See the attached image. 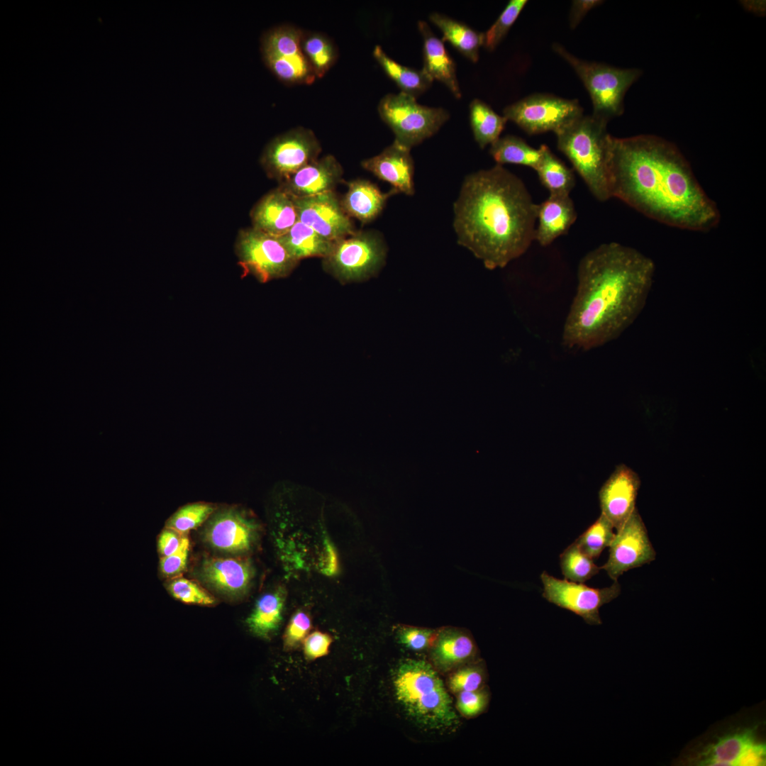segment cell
Instances as JSON below:
<instances>
[{
    "label": "cell",
    "mask_w": 766,
    "mask_h": 766,
    "mask_svg": "<svg viewBox=\"0 0 766 766\" xmlns=\"http://www.w3.org/2000/svg\"><path fill=\"white\" fill-rule=\"evenodd\" d=\"M398 194L392 189L387 193L365 179H355L348 183V191L340 200L345 213L351 218L367 223L382 213L389 197Z\"/></svg>",
    "instance_id": "d4e9b609"
},
{
    "label": "cell",
    "mask_w": 766,
    "mask_h": 766,
    "mask_svg": "<svg viewBox=\"0 0 766 766\" xmlns=\"http://www.w3.org/2000/svg\"><path fill=\"white\" fill-rule=\"evenodd\" d=\"M169 592L182 602L202 606L213 605L214 597L196 582L183 577H174L167 584Z\"/></svg>",
    "instance_id": "f35d334b"
},
{
    "label": "cell",
    "mask_w": 766,
    "mask_h": 766,
    "mask_svg": "<svg viewBox=\"0 0 766 766\" xmlns=\"http://www.w3.org/2000/svg\"><path fill=\"white\" fill-rule=\"evenodd\" d=\"M235 249L244 272L262 283L287 277L299 262L277 238L252 227L239 231Z\"/></svg>",
    "instance_id": "30bf717a"
},
{
    "label": "cell",
    "mask_w": 766,
    "mask_h": 766,
    "mask_svg": "<svg viewBox=\"0 0 766 766\" xmlns=\"http://www.w3.org/2000/svg\"><path fill=\"white\" fill-rule=\"evenodd\" d=\"M503 113L528 135L556 134L582 116L583 110L577 100L536 94L506 106Z\"/></svg>",
    "instance_id": "8fae6325"
},
{
    "label": "cell",
    "mask_w": 766,
    "mask_h": 766,
    "mask_svg": "<svg viewBox=\"0 0 766 766\" xmlns=\"http://www.w3.org/2000/svg\"><path fill=\"white\" fill-rule=\"evenodd\" d=\"M542 596L550 603L582 617L589 625L602 623L599 609L619 596L621 587L618 581L604 588H592L583 583L560 579L546 571L540 574Z\"/></svg>",
    "instance_id": "4fadbf2b"
},
{
    "label": "cell",
    "mask_w": 766,
    "mask_h": 766,
    "mask_svg": "<svg viewBox=\"0 0 766 766\" xmlns=\"http://www.w3.org/2000/svg\"><path fill=\"white\" fill-rule=\"evenodd\" d=\"M258 532L257 523L246 511L227 506L216 509L207 520L203 535L204 540L213 548L238 554L253 548Z\"/></svg>",
    "instance_id": "9a60e30c"
},
{
    "label": "cell",
    "mask_w": 766,
    "mask_h": 766,
    "mask_svg": "<svg viewBox=\"0 0 766 766\" xmlns=\"http://www.w3.org/2000/svg\"><path fill=\"white\" fill-rule=\"evenodd\" d=\"M277 239L298 262L309 257L325 258L330 254L335 243L323 237L300 221Z\"/></svg>",
    "instance_id": "4316f807"
},
{
    "label": "cell",
    "mask_w": 766,
    "mask_h": 766,
    "mask_svg": "<svg viewBox=\"0 0 766 766\" xmlns=\"http://www.w3.org/2000/svg\"><path fill=\"white\" fill-rule=\"evenodd\" d=\"M470 121L475 141L484 148L499 138L508 120L484 101L475 99L470 105Z\"/></svg>",
    "instance_id": "4dcf8cb0"
},
{
    "label": "cell",
    "mask_w": 766,
    "mask_h": 766,
    "mask_svg": "<svg viewBox=\"0 0 766 766\" xmlns=\"http://www.w3.org/2000/svg\"><path fill=\"white\" fill-rule=\"evenodd\" d=\"M640 486L639 476L625 465H618L599 492L601 513L618 530L635 510Z\"/></svg>",
    "instance_id": "ac0fdd59"
},
{
    "label": "cell",
    "mask_w": 766,
    "mask_h": 766,
    "mask_svg": "<svg viewBox=\"0 0 766 766\" xmlns=\"http://www.w3.org/2000/svg\"><path fill=\"white\" fill-rule=\"evenodd\" d=\"M553 50L570 65L585 86L592 102L594 117L608 123L623 114L626 93L641 76L642 70L587 62L558 43L553 45Z\"/></svg>",
    "instance_id": "8992f818"
},
{
    "label": "cell",
    "mask_w": 766,
    "mask_h": 766,
    "mask_svg": "<svg viewBox=\"0 0 766 766\" xmlns=\"http://www.w3.org/2000/svg\"><path fill=\"white\" fill-rule=\"evenodd\" d=\"M399 641L412 650H422L428 648L434 639L431 631L413 627H403L398 631Z\"/></svg>",
    "instance_id": "ee69618b"
},
{
    "label": "cell",
    "mask_w": 766,
    "mask_h": 766,
    "mask_svg": "<svg viewBox=\"0 0 766 766\" xmlns=\"http://www.w3.org/2000/svg\"><path fill=\"white\" fill-rule=\"evenodd\" d=\"M303 30L283 24L266 30L260 38L262 58L272 74L287 84H309L316 77L301 48Z\"/></svg>",
    "instance_id": "9c48e42d"
},
{
    "label": "cell",
    "mask_w": 766,
    "mask_h": 766,
    "mask_svg": "<svg viewBox=\"0 0 766 766\" xmlns=\"http://www.w3.org/2000/svg\"><path fill=\"white\" fill-rule=\"evenodd\" d=\"M614 528L611 523L601 514L574 543L587 556L593 560L598 558L601 552L610 545L615 535Z\"/></svg>",
    "instance_id": "d590c367"
},
{
    "label": "cell",
    "mask_w": 766,
    "mask_h": 766,
    "mask_svg": "<svg viewBox=\"0 0 766 766\" xmlns=\"http://www.w3.org/2000/svg\"><path fill=\"white\" fill-rule=\"evenodd\" d=\"M216 508L211 504L195 502L186 504L175 511L166 523V528L187 535L210 518Z\"/></svg>",
    "instance_id": "8d00e7d4"
},
{
    "label": "cell",
    "mask_w": 766,
    "mask_h": 766,
    "mask_svg": "<svg viewBox=\"0 0 766 766\" xmlns=\"http://www.w3.org/2000/svg\"><path fill=\"white\" fill-rule=\"evenodd\" d=\"M378 112L393 131L394 141L409 150L436 133L449 118L446 110L421 105L401 91L385 95Z\"/></svg>",
    "instance_id": "ba28073f"
},
{
    "label": "cell",
    "mask_w": 766,
    "mask_h": 766,
    "mask_svg": "<svg viewBox=\"0 0 766 766\" xmlns=\"http://www.w3.org/2000/svg\"><path fill=\"white\" fill-rule=\"evenodd\" d=\"M186 535L166 528L161 532L157 540V550L161 557L168 556L178 550Z\"/></svg>",
    "instance_id": "bcb514c9"
},
{
    "label": "cell",
    "mask_w": 766,
    "mask_h": 766,
    "mask_svg": "<svg viewBox=\"0 0 766 766\" xmlns=\"http://www.w3.org/2000/svg\"><path fill=\"white\" fill-rule=\"evenodd\" d=\"M386 255V244L380 233L356 231L334 243L330 254L323 258V266L341 282H360L379 272Z\"/></svg>",
    "instance_id": "52a82bcc"
},
{
    "label": "cell",
    "mask_w": 766,
    "mask_h": 766,
    "mask_svg": "<svg viewBox=\"0 0 766 766\" xmlns=\"http://www.w3.org/2000/svg\"><path fill=\"white\" fill-rule=\"evenodd\" d=\"M321 152L313 132L297 127L272 139L262 152L260 164L270 178L280 183L318 159Z\"/></svg>",
    "instance_id": "7c38bea8"
},
{
    "label": "cell",
    "mask_w": 766,
    "mask_h": 766,
    "mask_svg": "<svg viewBox=\"0 0 766 766\" xmlns=\"http://www.w3.org/2000/svg\"><path fill=\"white\" fill-rule=\"evenodd\" d=\"M474 650L472 641L460 633H444L435 640L432 657L436 665L450 668L470 656Z\"/></svg>",
    "instance_id": "836d02e7"
},
{
    "label": "cell",
    "mask_w": 766,
    "mask_h": 766,
    "mask_svg": "<svg viewBox=\"0 0 766 766\" xmlns=\"http://www.w3.org/2000/svg\"><path fill=\"white\" fill-rule=\"evenodd\" d=\"M526 0H511L493 25L484 33V45L494 50L505 37L520 13L527 4Z\"/></svg>",
    "instance_id": "74e56055"
},
{
    "label": "cell",
    "mask_w": 766,
    "mask_h": 766,
    "mask_svg": "<svg viewBox=\"0 0 766 766\" xmlns=\"http://www.w3.org/2000/svg\"><path fill=\"white\" fill-rule=\"evenodd\" d=\"M655 265L635 248L611 242L579 261L577 287L562 340L570 349L589 350L615 339L636 319L651 290Z\"/></svg>",
    "instance_id": "7a4b0ae2"
},
{
    "label": "cell",
    "mask_w": 766,
    "mask_h": 766,
    "mask_svg": "<svg viewBox=\"0 0 766 766\" xmlns=\"http://www.w3.org/2000/svg\"><path fill=\"white\" fill-rule=\"evenodd\" d=\"M294 201L299 221L330 240L335 242L356 231L334 192L294 199Z\"/></svg>",
    "instance_id": "2e32d148"
},
{
    "label": "cell",
    "mask_w": 766,
    "mask_h": 766,
    "mask_svg": "<svg viewBox=\"0 0 766 766\" xmlns=\"http://www.w3.org/2000/svg\"><path fill=\"white\" fill-rule=\"evenodd\" d=\"M301 48L316 78L323 77L338 58L334 43L321 33L303 30Z\"/></svg>",
    "instance_id": "d6a6232c"
},
{
    "label": "cell",
    "mask_w": 766,
    "mask_h": 766,
    "mask_svg": "<svg viewBox=\"0 0 766 766\" xmlns=\"http://www.w3.org/2000/svg\"><path fill=\"white\" fill-rule=\"evenodd\" d=\"M611 198L646 217L689 231L716 228L721 213L673 143L655 135L611 137L609 159Z\"/></svg>",
    "instance_id": "6da1fadb"
},
{
    "label": "cell",
    "mask_w": 766,
    "mask_h": 766,
    "mask_svg": "<svg viewBox=\"0 0 766 766\" xmlns=\"http://www.w3.org/2000/svg\"><path fill=\"white\" fill-rule=\"evenodd\" d=\"M696 765L706 766H762L766 747L752 730L728 733L706 746L696 757Z\"/></svg>",
    "instance_id": "e0dca14e"
},
{
    "label": "cell",
    "mask_w": 766,
    "mask_h": 766,
    "mask_svg": "<svg viewBox=\"0 0 766 766\" xmlns=\"http://www.w3.org/2000/svg\"><path fill=\"white\" fill-rule=\"evenodd\" d=\"M198 575L218 592L238 597L248 591L254 569L248 559L209 557L201 562Z\"/></svg>",
    "instance_id": "ffe728a7"
},
{
    "label": "cell",
    "mask_w": 766,
    "mask_h": 766,
    "mask_svg": "<svg viewBox=\"0 0 766 766\" xmlns=\"http://www.w3.org/2000/svg\"><path fill=\"white\" fill-rule=\"evenodd\" d=\"M418 27L423 40V70L433 80L437 79L444 84L457 99L461 98L455 63L443 41L433 34L427 23L420 21Z\"/></svg>",
    "instance_id": "cb8c5ba5"
},
{
    "label": "cell",
    "mask_w": 766,
    "mask_h": 766,
    "mask_svg": "<svg viewBox=\"0 0 766 766\" xmlns=\"http://www.w3.org/2000/svg\"><path fill=\"white\" fill-rule=\"evenodd\" d=\"M373 56L385 74L403 93L416 99L432 84L433 80L423 69L418 70L398 63L380 45L374 47Z\"/></svg>",
    "instance_id": "f1b7e54d"
},
{
    "label": "cell",
    "mask_w": 766,
    "mask_h": 766,
    "mask_svg": "<svg viewBox=\"0 0 766 766\" xmlns=\"http://www.w3.org/2000/svg\"><path fill=\"white\" fill-rule=\"evenodd\" d=\"M286 593L279 587L261 596L246 620L250 631L256 636L269 638L279 629Z\"/></svg>",
    "instance_id": "484cf974"
},
{
    "label": "cell",
    "mask_w": 766,
    "mask_h": 766,
    "mask_svg": "<svg viewBox=\"0 0 766 766\" xmlns=\"http://www.w3.org/2000/svg\"><path fill=\"white\" fill-rule=\"evenodd\" d=\"M753 4L755 6H752L748 1H746V3H745L746 9H750L753 12H755V13H757V14L758 13H762V14L763 13V9L765 10V8H763V3H758V1H757H757L755 3H754V1H753Z\"/></svg>",
    "instance_id": "c3c4849f"
},
{
    "label": "cell",
    "mask_w": 766,
    "mask_h": 766,
    "mask_svg": "<svg viewBox=\"0 0 766 766\" xmlns=\"http://www.w3.org/2000/svg\"><path fill=\"white\" fill-rule=\"evenodd\" d=\"M541 159L535 171L541 184L550 194H567L575 186L573 171L562 162L546 145L540 146Z\"/></svg>",
    "instance_id": "f546056e"
},
{
    "label": "cell",
    "mask_w": 766,
    "mask_h": 766,
    "mask_svg": "<svg viewBox=\"0 0 766 766\" xmlns=\"http://www.w3.org/2000/svg\"><path fill=\"white\" fill-rule=\"evenodd\" d=\"M483 681L484 675L481 670L473 667L463 668L451 675L449 687L456 693L476 691L479 689Z\"/></svg>",
    "instance_id": "7bdbcfd3"
},
{
    "label": "cell",
    "mask_w": 766,
    "mask_h": 766,
    "mask_svg": "<svg viewBox=\"0 0 766 766\" xmlns=\"http://www.w3.org/2000/svg\"><path fill=\"white\" fill-rule=\"evenodd\" d=\"M393 684L398 701L421 726L441 730L457 723L453 700L439 675L426 661L401 662L394 672Z\"/></svg>",
    "instance_id": "277c9868"
},
{
    "label": "cell",
    "mask_w": 766,
    "mask_h": 766,
    "mask_svg": "<svg viewBox=\"0 0 766 766\" xmlns=\"http://www.w3.org/2000/svg\"><path fill=\"white\" fill-rule=\"evenodd\" d=\"M489 701L488 694L484 691H466L458 693L456 708L465 716H475L486 709Z\"/></svg>",
    "instance_id": "b9f144b4"
},
{
    "label": "cell",
    "mask_w": 766,
    "mask_h": 766,
    "mask_svg": "<svg viewBox=\"0 0 766 766\" xmlns=\"http://www.w3.org/2000/svg\"><path fill=\"white\" fill-rule=\"evenodd\" d=\"M602 1L599 0L572 1L569 16L570 28H575L589 11L602 4Z\"/></svg>",
    "instance_id": "7dc6e473"
},
{
    "label": "cell",
    "mask_w": 766,
    "mask_h": 766,
    "mask_svg": "<svg viewBox=\"0 0 766 766\" xmlns=\"http://www.w3.org/2000/svg\"><path fill=\"white\" fill-rule=\"evenodd\" d=\"M537 205L523 181L502 165L472 173L453 205L457 243L487 269L504 267L535 240Z\"/></svg>",
    "instance_id": "3957f363"
},
{
    "label": "cell",
    "mask_w": 766,
    "mask_h": 766,
    "mask_svg": "<svg viewBox=\"0 0 766 766\" xmlns=\"http://www.w3.org/2000/svg\"><path fill=\"white\" fill-rule=\"evenodd\" d=\"M341 165L332 155H326L305 165L279 183V187L294 199L334 192L343 179Z\"/></svg>",
    "instance_id": "d6986e66"
},
{
    "label": "cell",
    "mask_w": 766,
    "mask_h": 766,
    "mask_svg": "<svg viewBox=\"0 0 766 766\" xmlns=\"http://www.w3.org/2000/svg\"><path fill=\"white\" fill-rule=\"evenodd\" d=\"M489 153L496 165H520L534 170L541 159L540 148H533L522 138L511 135L499 138L491 145Z\"/></svg>",
    "instance_id": "1f68e13d"
},
{
    "label": "cell",
    "mask_w": 766,
    "mask_h": 766,
    "mask_svg": "<svg viewBox=\"0 0 766 766\" xmlns=\"http://www.w3.org/2000/svg\"><path fill=\"white\" fill-rule=\"evenodd\" d=\"M311 628L309 615L302 611L296 612L291 618L284 635V649L291 651L297 648L308 635Z\"/></svg>",
    "instance_id": "ab89813d"
},
{
    "label": "cell",
    "mask_w": 766,
    "mask_h": 766,
    "mask_svg": "<svg viewBox=\"0 0 766 766\" xmlns=\"http://www.w3.org/2000/svg\"><path fill=\"white\" fill-rule=\"evenodd\" d=\"M409 149L394 140L379 154L361 162L362 167L379 179L387 182L398 193L412 196L414 188V162Z\"/></svg>",
    "instance_id": "44dd1931"
},
{
    "label": "cell",
    "mask_w": 766,
    "mask_h": 766,
    "mask_svg": "<svg viewBox=\"0 0 766 766\" xmlns=\"http://www.w3.org/2000/svg\"><path fill=\"white\" fill-rule=\"evenodd\" d=\"M252 228L280 237L299 221L294 199L277 187L265 195L250 212Z\"/></svg>",
    "instance_id": "7402d4cb"
},
{
    "label": "cell",
    "mask_w": 766,
    "mask_h": 766,
    "mask_svg": "<svg viewBox=\"0 0 766 766\" xmlns=\"http://www.w3.org/2000/svg\"><path fill=\"white\" fill-rule=\"evenodd\" d=\"M429 19L441 30L443 35V41H448L472 62H477L479 48L484 45V33L472 29L464 23L438 13H431Z\"/></svg>",
    "instance_id": "83f0119b"
},
{
    "label": "cell",
    "mask_w": 766,
    "mask_h": 766,
    "mask_svg": "<svg viewBox=\"0 0 766 766\" xmlns=\"http://www.w3.org/2000/svg\"><path fill=\"white\" fill-rule=\"evenodd\" d=\"M560 565L565 579L579 583L587 582L601 570L574 541L560 554Z\"/></svg>",
    "instance_id": "e575fe53"
},
{
    "label": "cell",
    "mask_w": 766,
    "mask_h": 766,
    "mask_svg": "<svg viewBox=\"0 0 766 766\" xmlns=\"http://www.w3.org/2000/svg\"><path fill=\"white\" fill-rule=\"evenodd\" d=\"M607 124L592 115H582L555 134L557 148L600 201L611 198L609 159L612 136Z\"/></svg>",
    "instance_id": "5b68a950"
},
{
    "label": "cell",
    "mask_w": 766,
    "mask_h": 766,
    "mask_svg": "<svg viewBox=\"0 0 766 766\" xmlns=\"http://www.w3.org/2000/svg\"><path fill=\"white\" fill-rule=\"evenodd\" d=\"M573 201L567 194H550L537 205L538 226L535 240L542 246L550 245L560 235L567 233L577 219Z\"/></svg>",
    "instance_id": "603a6c76"
},
{
    "label": "cell",
    "mask_w": 766,
    "mask_h": 766,
    "mask_svg": "<svg viewBox=\"0 0 766 766\" xmlns=\"http://www.w3.org/2000/svg\"><path fill=\"white\" fill-rule=\"evenodd\" d=\"M609 547L608 560L601 569L614 581L624 572L649 564L656 558L646 526L636 508L616 530Z\"/></svg>",
    "instance_id": "5bb4252c"
},
{
    "label": "cell",
    "mask_w": 766,
    "mask_h": 766,
    "mask_svg": "<svg viewBox=\"0 0 766 766\" xmlns=\"http://www.w3.org/2000/svg\"><path fill=\"white\" fill-rule=\"evenodd\" d=\"M332 643V638L327 633L314 631L308 635L303 641V651L305 657L314 660L326 655Z\"/></svg>",
    "instance_id": "f6af8a7d"
},
{
    "label": "cell",
    "mask_w": 766,
    "mask_h": 766,
    "mask_svg": "<svg viewBox=\"0 0 766 766\" xmlns=\"http://www.w3.org/2000/svg\"><path fill=\"white\" fill-rule=\"evenodd\" d=\"M189 551V540L184 535L182 544L174 553L160 557V570L166 577H175L186 568Z\"/></svg>",
    "instance_id": "60d3db41"
}]
</instances>
